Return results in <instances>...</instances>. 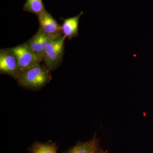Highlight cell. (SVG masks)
Segmentation results:
<instances>
[{"mask_svg":"<svg viewBox=\"0 0 153 153\" xmlns=\"http://www.w3.org/2000/svg\"><path fill=\"white\" fill-rule=\"evenodd\" d=\"M51 71L41 63L19 70L16 79L19 85L32 90L43 88L52 79Z\"/></svg>","mask_w":153,"mask_h":153,"instance_id":"1","label":"cell"},{"mask_svg":"<svg viewBox=\"0 0 153 153\" xmlns=\"http://www.w3.org/2000/svg\"><path fill=\"white\" fill-rule=\"evenodd\" d=\"M66 37L62 35L49 42L45 50L43 61L50 71L55 70L63 61Z\"/></svg>","mask_w":153,"mask_h":153,"instance_id":"2","label":"cell"},{"mask_svg":"<svg viewBox=\"0 0 153 153\" xmlns=\"http://www.w3.org/2000/svg\"><path fill=\"white\" fill-rule=\"evenodd\" d=\"M9 49L16 57L20 70L30 68L43 61V58L36 55L25 43Z\"/></svg>","mask_w":153,"mask_h":153,"instance_id":"3","label":"cell"},{"mask_svg":"<svg viewBox=\"0 0 153 153\" xmlns=\"http://www.w3.org/2000/svg\"><path fill=\"white\" fill-rule=\"evenodd\" d=\"M16 57L9 48L0 51V72L16 79L19 71Z\"/></svg>","mask_w":153,"mask_h":153,"instance_id":"4","label":"cell"},{"mask_svg":"<svg viewBox=\"0 0 153 153\" xmlns=\"http://www.w3.org/2000/svg\"><path fill=\"white\" fill-rule=\"evenodd\" d=\"M38 18L39 23L38 30L41 32L55 38H58L63 35L61 26L46 10Z\"/></svg>","mask_w":153,"mask_h":153,"instance_id":"5","label":"cell"},{"mask_svg":"<svg viewBox=\"0 0 153 153\" xmlns=\"http://www.w3.org/2000/svg\"><path fill=\"white\" fill-rule=\"evenodd\" d=\"M57 38L48 36L38 30L34 36L25 44L36 55L43 59L48 44L53 39Z\"/></svg>","mask_w":153,"mask_h":153,"instance_id":"6","label":"cell"},{"mask_svg":"<svg viewBox=\"0 0 153 153\" xmlns=\"http://www.w3.org/2000/svg\"><path fill=\"white\" fill-rule=\"evenodd\" d=\"M101 149L99 140L95 134L91 139L85 142L78 141L74 146L63 153H98Z\"/></svg>","mask_w":153,"mask_h":153,"instance_id":"7","label":"cell"},{"mask_svg":"<svg viewBox=\"0 0 153 153\" xmlns=\"http://www.w3.org/2000/svg\"><path fill=\"white\" fill-rule=\"evenodd\" d=\"M81 11L75 16L66 19H62L63 23L61 26L62 34L69 40L78 36V25L80 17L83 15Z\"/></svg>","mask_w":153,"mask_h":153,"instance_id":"8","label":"cell"},{"mask_svg":"<svg viewBox=\"0 0 153 153\" xmlns=\"http://www.w3.org/2000/svg\"><path fill=\"white\" fill-rule=\"evenodd\" d=\"M56 143L51 141L41 143L36 141L29 149V153H57Z\"/></svg>","mask_w":153,"mask_h":153,"instance_id":"9","label":"cell"},{"mask_svg":"<svg viewBox=\"0 0 153 153\" xmlns=\"http://www.w3.org/2000/svg\"><path fill=\"white\" fill-rule=\"evenodd\" d=\"M23 10L33 13L38 17L46 10L42 0H27Z\"/></svg>","mask_w":153,"mask_h":153,"instance_id":"10","label":"cell"},{"mask_svg":"<svg viewBox=\"0 0 153 153\" xmlns=\"http://www.w3.org/2000/svg\"><path fill=\"white\" fill-rule=\"evenodd\" d=\"M98 153H108V152L106 150L103 151V150H102L101 149L100 150V151Z\"/></svg>","mask_w":153,"mask_h":153,"instance_id":"11","label":"cell"}]
</instances>
